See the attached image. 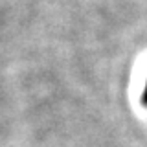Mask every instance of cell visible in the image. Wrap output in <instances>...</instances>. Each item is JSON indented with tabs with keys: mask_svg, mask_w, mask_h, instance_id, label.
Segmentation results:
<instances>
[{
	"mask_svg": "<svg viewBox=\"0 0 147 147\" xmlns=\"http://www.w3.org/2000/svg\"><path fill=\"white\" fill-rule=\"evenodd\" d=\"M144 99H145V103H147V83H145V94H144Z\"/></svg>",
	"mask_w": 147,
	"mask_h": 147,
	"instance_id": "6da1fadb",
	"label": "cell"
}]
</instances>
